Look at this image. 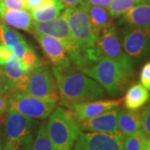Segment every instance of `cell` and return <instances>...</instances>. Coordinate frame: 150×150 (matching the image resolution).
I'll list each match as a JSON object with an SVG mask.
<instances>
[{
	"label": "cell",
	"mask_w": 150,
	"mask_h": 150,
	"mask_svg": "<svg viewBox=\"0 0 150 150\" xmlns=\"http://www.w3.org/2000/svg\"><path fill=\"white\" fill-rule=\"evenodd\" d=\"M83 74L97 81L111 96L122 93L134 76L133 60L102 57L82 68Z\"/></svg>",
	"instance_id": "cell-1"
},
{
	"label": "cell",
	"mask_w": 150,
	"mask_h": 150,
	"mask_svg": "<svg viewBox=\"0 0 150 150\" xmlns=\"http://www.w3.org/2000/svg\"><path fill=\"white\" fill-rule=\"evenodd\" d=\"M60 97V104L66 108L83 102L102 98L104 89L98 82L81 73L55 77Z\"/></svg>",
	"instance_id": "cell-2"
},
{
	"label": "cell",
	"mask_w": 150,
	"mask_h": 150,
	"mask_svg": "<svg viewBox=\"0 0 150 150\" xmlns=\"http://www.w3.org/2000/svg\"><path fill=\"white\" fill-rule=\"evenodd\" d=\"M63 15L68 22L73 37L84 56L85 65L83 67L98 59L96 53L98 36H97L92 28L84 4L82 3L79 6L66 8Z\"/></svg>",
	"instance_id": "cell-3"
},
{
	"label": "cell",
	"mask_w": 150,
	"mask_h": 150,
	"mask_svg": "<svg viewBox=\"0 0 150 150\" xmlns=\"http://www.w3.org/2000/svg\"><path fill=\"white\" fill-rule=\"evenodd\" d=\"M47 133L55 150H72L81 132L79 121L71 110L57 108L49 115Z\"/></svg>",
	"instance_id": "cell-4"
},
{
	"label": "cell",
	"mask_w": 150,
	"mask_h": 150,
	"mask_svg": "<svg viewBox=\"0 0 150 150\" xmlns=\"http://www.w3.org/2000/svg\"><path fill=\"white\" fill-rule=\"evenodd\" d=\"M0 129L4 144L12 149L19 150L31 144L37 121L22 113L7 110L2 116Z\"/></svg>",
	"instance_id": "cell-5"
},
{
	"label": "cell",
	"mask_w": 150,
	"mask_h": 150,
	"mask_svg": "<svg viewBox=\"0 0 150 150\" xmlns=\"http://www.w3.org/2000/svg\"><path fill=\"white\" fill-rule=\"evenodd\" d=\"M33 33L55 38L64 44L69 54L70 59L75 65L79 66L80 69L85 65V59L83 52L73 37L68 22L63 14L50 21L33 22Z\"/></svg>",
	"instance_id": "cell-6"
},
{
	"label": "cell",
	"mask_w": 150,
	"mask_h": 150,
	"mask_svg": "<svg viewBox=\"0 0 150 150\" xmlns=\"http://www.w3.org/2000/svg\"><path fill=\"white\" fill-rule=\"evenodd\" d=\"M57 102L33 96L26 91L16 90L9 95L8 110L16 111L33 119H45L54 111Z\"/></svg>",
	"instance_id": "cell-7"
},
{
	"label": "cell",
	"mask_w": 150,
	"mask_h": 150,
	"mask_svg": "<svg viewBox=\"0 0 150 150\" xmlns=\"http://www.w3.org/2000/svg\"><path fill=\"white\" fill-rule=\"evenodd\" d=\"M57 81L54 73L47 66L40 65L28 74L26 92L43 99L58 101Z\"/></svg>",
	"instance_id": "cell-8"
},
{
	"label": "cell",
	"mask_w": 150,
	"mask_h": 150,
	"mask_svg": "<svg viewBox=\"0 0 150 150\" xmlns=\"http://www.w3.org/2000/svg\"><path fill=\"white\" fill-rule=\"evenodd\" d=\"M123 137L113 134L80 132L72 150H123Z\"/></svg>",
	"instance_id": "cell-9"
},
{
	"label": "cell",
	"mask_w": 150,
	"mask_h": 150,
	"mask_svg": "<svg viewBox=\"0 0 150 150\" xmlns=\"http://www.w3.org/2000/svg\"><path fill=\"white\" fill-rule=\"evenodd\" d=\"M122 44L130 59H145L150 56V28L126 26L123 30Z\"/></svg>",
	"instance_id": "cell-10"
},
{
	"label": "cell",
	"mask_w": 150,
	"mask_h": 150,
	"mask_svg": "<svg viewBox=\"0 0 150 150\" xmlns=\"http://www.w3.org/2000/svg\"><path fill=\"white\" fill-rule=\"evenodd\" d=\"M33 35L37 39L38 43L42 48L43 54L52 64L55 65L53 69L54 77L61 75L64 71L69 68L71 59L68 57L69 53L60 41L49 35L38 33H33Z\"/></svg>",
	"instance_id": "cell-11"
},
{
	"label": "cell",
	"mask_w": 150,
	"mask_h": 150,
	"mask_svg": "<svg viewBox=\"0 0 150 150\" xmlns=\"http://www.w3.org/2000/svg\"><path fill=\"white\" fill-rule=\"evenodd\" d=\"M98 58L123 59L128 55L124 53L122 44V36L113 24L103 28L100 32L96 45Z\"/></svg>",
	"instance_id": "cell-12"
},
{
	"label": "cell",
	"mask_w": 150,
	"mask_h": 150,
	"mask_svg": "<svg viewBox=\"0 0 150 150\" xmlns=\"http://www.w3.org/2000/svg\"><path fill=\"white\" fill-rule=\"evenodd\" d=\"M118 108H113L95 117L79 121L80 129L97 133H117L118 132Z\"/></svg>",
	"instance_id": "cell-13"
},
{
	"label": "cell",
	"mask_w": 150,
	"mask_h": 150,
	"mask_svg": "<svg viewBox=\"0 0 150 150\" xmlns=\"http://www.w3.org/2000/svg\"><path fill=\"white\" fill-rule=\"evenodd\" d=\"M122 103V99L116 100H93L83 102L73 105L69 109L71 110L76 119L79 122L87 118H93L109 111L113 108H118Z\"/></svg>",
	"instance_id": "cell-14"
},
{
	"label": "cell",
	"mask_w": 150,
	"mask_h": 150,
	"mask_svg": "<svg viewBox=\"0 0 150 150\" xmlns=\"http://www.w3.org/2000/svg\"><path fill=\"white\" fill-rule=\"evenodd\" d=\"M3 66L4 71L13 83L14 91H26L28 74L32 71L30 68L22 63L15 54Z\"/></svg>",
	"instance_id": "cell-15"
},
{
	"label": "cell",
	"mask_w": 150,
	"mask_h": 150,
	"mask_svg": "<svg viewBox=\"0 0 150 150\" xmlns=\"http://www.w3.org/2000/svg\"><path fill=\"white\" fill-rule=\"evenodd\" d=\"M120 23L132 27L150 28V2L143 0L123 13Z\"/></svg>",
	"instance_id": "cell-16"
},
{
	"label": "cell",
	"mask_w": 150,
	"mask_h": 150,
	"mask_svg": "<svg viewBox=\"0 0 150 150\" xmlns=\"http://www.w3.org/2000/svg\"><path fill=\"white\" fill-rule=\"evenodd\" d=\"M0 18L9 26L32 33L33 20L28 10L9 9L0 6Z\"/></svg>",
	"instance_id": "cell-17"
},
{
	"label": "cell",
	"mask_w": 150,
	"mask_h": 150,
	"mask_svg": "<svg viewBox=\"0 0 150 150\" xmlns=\"http://www.w3.org/2000/svg\"><path fill=\"white\" fill-rule=\"evenodd\" d=\"M0 42L10 48L19 60L29 47L20 33L3 23H0Z\"/></svg>",
	"instance_id": "cell-18"
},
{
	"label": "cell",
	"mask_w": 150,
	"mask_h": 150,
	"mask_svg": "<svg viewBox=\"0 0 150 150\" xmlns=\"http://www.w3.org/2000/svg\"><path fill=\"white\" fill-rule=\"evenodd\" d=\"M64 5L60 0H45L31 10L33 22H47L60 16L64 9Z\"/></svg>",
	"instance_id": "cell-19"
},
{
	"label": "cell",
	"mask_w": 150,
	"mask_h": 150,
	"mask_svg": "<svg viewBox=\"0 0 150 150\" xmlns=\"http://www.w3.org/2000/svg\"><path fill=\"white\" fill-rule=\"evenodd\" d=\"M83 4L88 13L92 28L97 36H98L103 28L112 24V17L111 16V14L109 13V12L106 8L91 5L84 2Z\"/></svg>",
	"instance_id": "cell-20"
},
{
	"label": "cell",
	"mask_w": 150,
	"mask_h": 150,
	"mask_svg": "<svg viewBox=\"0 0 150 150\" xmlns=\"http://www.w3.org/2000/svg\"><path fill=\"white\" fill-rule=\"evenodd\" d=\"M150 94L142 84H134L130 87L123 98L124 106L131 111H137L144 107L149 100Z\"/></svg>",
	"instance_id": "cell-21"
},
{
	"label": "cell",
	"mask_w": 150,
	"mask_h": 150,
	"mask_svg": "<svg viewBox=\"0 0 150 150\" xmlns=\"http://www.w3.org/2000/svg\"><path fill=\"white\" fill-rule=\"evenodd\" d=\"M118 131L123 137L134 134L141 129L140 113L131 110H121L118 113Z\"/></svg>",
	"instance_id": "cell-22"
},
{
	"label": "cell",
	"mask_w": 150,
	"mask_h": 150,
	"mask_svg": "<svg viewBox=\"0 0 150 150\" xmlns=\"http://www.w3.org/2000/svg\"><path fill=\"white\" fill-rule=\"evenodd\" d=\"M31 150H55L47 133L46 123H42L38 130L36 137L30 144Z\"/></svg>",
	"instance_id": "cell-23"
},
{
	"label": "cell",
	"mask_w": 150,
	"mask_h": 150,
	"mask_svg": "<svg viewBox=\"0 0 150 150\" xmlns=\"http://www.w3.org/2000/svg\"><path fill=\"white\" fill-rule=\"evenodd\" d=\"M148 139L140 129L134 134L124 137L123 150H145Z\"/></svg>",
	"instance_id": "cell-24"
},
{
	"label": "cell",
	"mask_w": 150,
	"mask_h": 150,
	"mask_svg": "<svg viewBox=\"0 0 150 150\" xmlns=\"http://www.w3.org/2000/svg\"><path fill=\"white\" fill-rule=\"evenodd\" d=\"M142 1L143 0H111L107 9L112 18H118Z\"/></svg>",
	"instance_id": "cell-25"
},
{
	"label": "cell",
	"mask_w": 150,
	"mask_h": 150,
	"mask_svg": "<svg viewBox=\"0 0 150 150\" xmlns=\"http://www.w3.org/2000/svg\"><path fill=\"white\" fill-rule=\"evenodd\" d=\"M141 129L148 139H150V105L145 107L140 113Z\"/></svg>",
	"instance_id": "cell-26"
},
{
	"label": "cell",
	"mask_w": 150,
	"mask_h": 150,
	"mask_svg": "<svg viewBox=\"0 0 150 150\" xmlns=\"http://www.w3.org/2000/svg\"><path fill=\"white\" fill-rule=\"evenodd\" d=\"M14 91V86L12 81L8 79L5 72L0 68V93H11Z\"/></svg>",
	"instance_id": "cell-27"
},
{
	"label": "cell",
	"mask_w": 150,
	"mask_h": 150,
	"mask_svg": "<svg viewBox=\"0 0 150 150\" xmlns=\"http://www.w3.org/2000/svg\"><path fill=\"white\" fill-rule=\"evenodd\" d=\"M0 6L9 9L28 10L24 0H0Z\"/></svg>",
	"instance_id": "cell-28"
},
{
	"label": "cell",
	"mask_w": 150,
	"mask_h": 150,
	"mask_svg": "<svg viewBox=\"0 0 150 150\" xmlns=\"http://www.w3.org/2000/svg\"><path fill=\"white\" fill-rule=\"evenodd\" d=\"M140 83L146 89L150 90V61L147 62L141 69Z\"/></svg>",
	"instance_id": "cell-29"
},
{
	"label": "cell",
	"mask_w": 150,
	"mask_h": 150,
	"mask_svg": "<svg viewBox=\"0 0 150 150\" xmlns=\"http://www.w3.org/2000/svg\"><path fill=\"white\" fill-rule=\"evenodd\" d=\"M13 54V51L8 46L4 44L0 45V65L5 64L12 59Z\"/></svg>",
	"instance_id": "cell-30"
},
{
	"label": "cell",
	"mask_w": 150,
	"mask_h": 150,
	"mask_svg": "<svg viewBox=\"0 0 150 150\" xmlns=\"http://www.w3.org/2000/svg\"><path fill=\"white\" fill-rule=\"evenodd\" d=\"M10 93H0V116L4 114L8 110V98Z\"/></svg>",
	"instance_id": "cell-31"
},
{
	"label": "cell",
	"mask_w": 150,
	"mask_h": 150,
	"mask_svg": "<svg viewBox=\"0 0 150 150\" xmlns=\"http://www.w3.org/2000/svg\"><path fill=\"white\" fill-rule=\"evenodd\" d=\"M83 2L91 5L100 6V7H103L107 8L111 0H83Z\"/></svg>",
	"instance_id": "cell-32"
},
{
	"label": "cell",
	"mask_w": 150,
	"mask_h": 150,
	"mask_svg": "<svg viewBox=\"0 0 150 150\" xmlns=\"http://www.w3.org/2000/svg\"><path fill=\"white\" fill-rule=\"evenodd\" d=\"M60 1L64 4V7H66L67 8H74L83 3V0H60Z\"/></svg>",
	"instance_id": "cell-33"
},
{
	"label": "cell",
	"mask_w": 150,
	"mask_h": 150,
	"mask_svg": "<svg viewBox=\"0 0 150 150\" xmlns=\"http://www.w3.org/2000/svg\"><path fill=\"white\" fill-rule=\"evenodd\" d=\"M24 1L27 6L28 10H32L33 8H34L35 7L42 4L45 0H24Z\"/></svg>",
	"instance_id": "cell-34"
},
{
	"label": "cell",
	"mask_w": 150,
	"mask_h": 150,
	"mask_svg": "<svg viewBox=\"0 0 150 150\" xmlns=\"http://www.w3.org/2000/svg\"><path fill=\"white\" fill-rule=\"evenodd\" d=\"M0 150H16V149H12V148L9 147V146H8V145H6V144H4Z\"/></svg>",
	"instance_id": "cell-35"
},
{
	"label": "cell",
	"mask_w": 150,
	"mask_h": 150,
	"mask_svg": "<svg viewBox=\"0 0 150 150\" xmlns=\"http://www.w3.org/2000/svg\"><path fill=\"white\" fill-rule=\"evenodd\" d=\"M2 119V118H1ZM1 123V122H0ZM3 145H4V141H3V138H2V134H1V129H0V149H1V148L3 147Z\"/></svg>",
	"instance_id": "cell-36"
},
{
	"label": "cell",
	"mask_w": 150,
	"mask_h": 150,
	"mask_svg": "<svg viewBox=\"0 0 150 150\" xmlns=\"http://www.w3.org/2000/svg\"><path fill=\"white\" fill-rule=\"evenodd\" d=\"M146 150H150V139H148L147 145H146Z\"/></svg>",
	"instance_id": "cell-37"
},
{
	"label": "cell",
	"mask_w": 150,
	"mask_h": 150,
	"mask_svg": "<svg viewBox=\"0 0 150 150\" xmlns=\"http://www.w3.org/2000/svg\"><path fill=\"white\" fill-rule=\"evenodd\" d=\"M23 150H31V149H30V144L26 145V146H24V147L23 148Z\"/></svg>",
	"instance_id": "cell-38"
},
{
	"label": "cell",
	"mask_w": 150,
	"mask_h": 150,
	"mask_svg": "<svg viewBox=\"0 0 150 150\" xmlns=\"http://www.w3.org/2000/svg\"><path fill=\"white\" fill-rule=\"evenodd\" d=\"M1 117H2V115L0 116V122H1V118H1Z\"/></svg>",
	"instance_id": "cell-39"
},
{
	"label": "cell",
	"mask_w": 150,
	"mask_h": 150,
	"mask_svg": "<svg viewBox=\"0 0 150 150\" xmlns=\"http://www.w3.org/2000/svg\"><path fill=\"white\" fill-rule=\"evenodd\" d=\"M147 1H149V2H150V0H147Z\"/></svg>",
	"instance_id": "cell-40"
},
{
	"label": "cell",
	"mask_w": 150,
	"mask_h": 150,
	"mask_svg": "<svg viewBox=\"0 0 150 150\" xmlns=\"http://www.w3.org/2000/svg\"><path fill=\"white\" fill-rule=\"evenodd\" d=\"M145 150H146V149H145Z\"/></svg>",
	"instance_id": "cell-41"
},
{
	"label": "cell",
	"mask_w": 150,
	"mask_h": 150,
	"mask_svg": "<svg viewBox=\"0 0 150 150\" xmlns=\"http://www.w3.org/2000/svg\"><path fill=\"white\" fill-rule=\"evenodd\" d=\"M0 43H1V42H0Z\"/></svg>",
	"instance_id": "cell-42"
}]
</instances>
